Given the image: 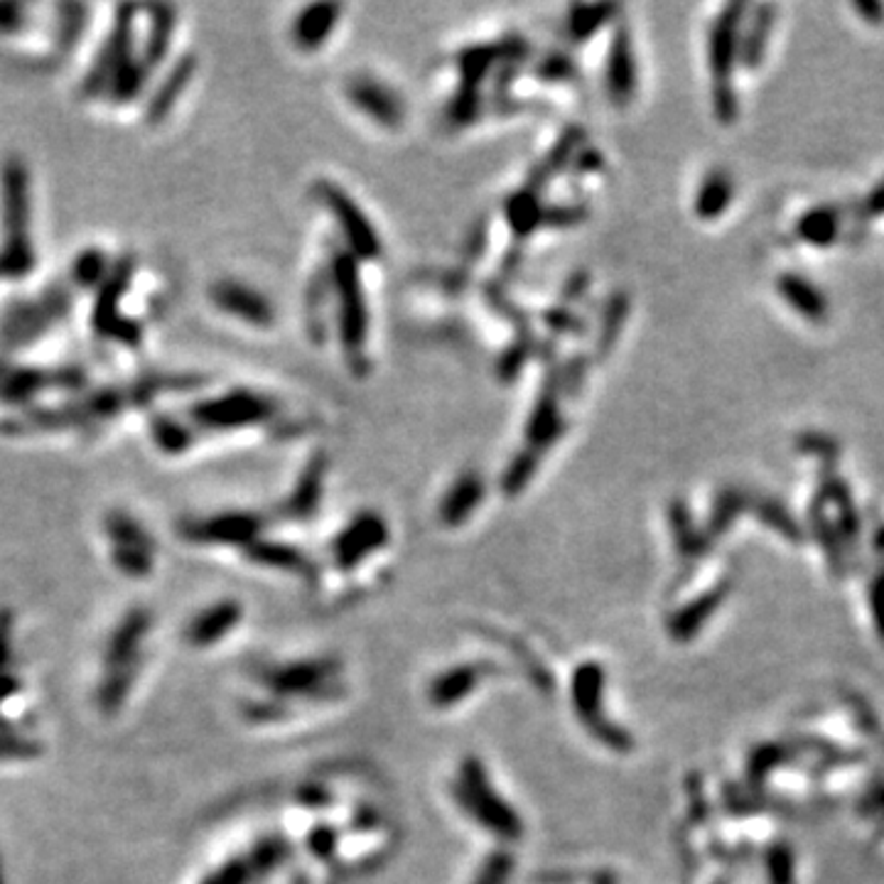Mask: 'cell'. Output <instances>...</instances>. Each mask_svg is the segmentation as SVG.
Listing matches in <instances>:
<instances>
[{"mask_svg": "<svg viewBox=\"0 0 884 884\" xmlns=\"http://www.w3.org/2000/svg\"><path fill=\"white\" fill-rule=\"evenodd\" d=\"M15 685H17V683L13 681V678L0 673V701H5V697H8V695H13V693L17 691V688H15Z\"/></svg>", "mask_w": 884, "mask_h": 884, "instance_id": "54", "label": "cell"}, {"mask_svg": "<svg viewBox=\"0 0 884 884\" xmlns=\"http://www.w3.org/2000/svg\"><path fill=\"white\" fill-rule=\"evenodd\" d=\"M332 285L339 295V327H342V344L347 349L349 359L363 357V344H367V304H363V290L359 283L357 265L351 259L342 255L334 263Z\"/></svg>", "mask_w": 884, "mask_h": 884, "instance_id": "11", "label": "cell"}, {"mask_svg": "<svg viewBox=\"0 0 884 884\" xmlns=\"http://www.w3.org/2000/svg\"><path fill=\"white\" fill-rule=\"evenodd\" d=\"M285 852H288V848H285L283 840H263L255 845V850L251 852V858L246 862H249L251 872L263 874L273 868H278L285 858Z\"/></svg>", "mask_w": 884, "mask_h": 884, "instance_id": "40", "label": "cell"}, {"mask_svg": "<svg viewBox=\"0 0 884 884\" xmlns=\"http://www.w3.org/2000/svg\"><path fill=\"white\" fill-rule=\"evenodd\" d=\"M27 25V5L0 0V35H15Z\"/></svg>", "mask_w": 884, "mask_h": 884, "instance_id": "46", "label": "cell"}, {"mask_svg": "<svg viewBox=\"0 0 884 884\" xmlns=\"http://www.w3.org/2000/svg\"><path fill=\"white\" fill-rule=\"evenodd\" d=\"M511 872H514V858L509 852H494L481 864L475 884H506Z\"/></svg>", "mask_w": 884, "mask_h": 884, "instance_id": "41", "label": "cell"}, {"mask_svg": "<svg viewBox=\"0 0 884 884\" xmlns=\"http://www.w3.org/2000/svg\"><path fill=\"white\" fill-rule=\"evenodd\" d=\"M481 497H485V481H481L477 471H465V475L452 485L447 497L442 499L440 518L445 521L447 526H459L462 521H467L471 511L479 506Z\"/></svg>", "mask_w": 884, "mask_h": 884, "instance_id": "26", "label": "cell"}, {"mask_svg": "<svg viewBox=\"0 0 884 884\" xmlns=\"http://www.w3.org/2000/svg\"><path fill=\"white\" fill-rule=\"evenodd\" d=\"M108 271H111V261L104 249H84L69 265L67 280L74 290H92L104 283Z\"/></svg>", "mask_w": 884, "mask_h": 884, "instance_id": "34", "label": "cell"}, {"mask_svg": "<svg viewBox=\"0 0 884 884\" xmlns=\"http://www.w3.org/2000/svg\"><path fill=\"white\" fill-rule=\"evenodd\" d=\"M114 565L128 577H147L153 570V553L138 548H111Z\"/></svg>", "mask_w": 884, "mask_h": 884, "instance_id": "39", "label": "cell"}, {"mask_svg": "<svg viewBox=\"0 0 884 884\" xmlns=\"http://www.w3.org/2000/svg\"><path fill=\"white\" fill-rule=\"evenodd\" d=\"M57 29H55V49L57 52H69L82 37L88 17V8L79 3H64L57 8Z\"/></svg>", "mask_w": 884, "mask_h": 884, "instance_id": "38", "label": "cell"}, {"mask_svg": "<svg viewBox=\"0 0 884 884\" xmlns=\"http://www.w3.org/2000/svg\"><path fill=\"white\" fill-rule=\"evenodd\" d=\"M243 609L234 599H224V602H216L212 607H206L204 612L196 614L190 624L184 629L187 642L192 646H210L222 642V638L231 632V629L241 622Z\"/></svg>", "mask_w": 884, "mask_h": 884, "instance_id": "21", "label": "cell"}, {"mask_svg": "<svg viewBox=\"0 0 884 884\" xmlns=\"http://www.w3.org/2000/svg\"><path fill=\"white\" fill-rule=\"evenodd\" d=\"M88 383V373L74 363L62 367H29L0 357V403L10 408H27L45 391L79 393Z\"/></svg>", "mask_w": 884, "mask_h": 884, "instance_id": "6", "label": "cell"}, {"mask_svg": "<svg viewBox=\"0 0 884 884\" xmlns=\"http://www.w3.org/2000/svg\"><path fill=\"white\" fill-rule=\"evenodd\" d=\"M872 607H874V619H877V626L884 636V575L872 587Z\"/></svg>", "mask_w": 884, "mask_h": 884, "instance_id": "53", "label": "cell"}, {"mask_svg": "<svg viewBox=\"0 0 884 884\" xmlns=\"http://www.w3.org/2000/svg\"><path fill=\"white\" fill-rule=\"evenodd\" d=\"M135 275V259L131 253L111 263V271L104 283L96 288L94 308H92V327L101 337L123 344L128 349H135L143 344V324L121 314V300L128 292Z\"/></svg>", "mask_w": 884, "mask_h": 884, "instance_id": "5", "label": "cell"}, {"mask_svg": "<svg viewBox=\"0 0 884 884\" xmlns=\"http://www.w3.org/2000/svg\"><path fill=\"white\" fill-rule=\"evenodd\" d=\"M772 864H769V872H772V882L774 884H791V852L789 850H774L772 852Z\"/></svg>", "mask_w": 884, "mask_h": 884, "instance_id": "51", "label": "cell"}, {"mask_svg": "<svg viewBox=\"0 0 884 884\" xmlns=\"http://www.w3.org/2000/svg\"><path fill=\"white\" fill-rule=\"evenodd\" d=\"M135 5H118L114 15V25L108 29V35L104 39L101 49H98L92 67L86 69V74L82 79V92L84 98L104 96L108 84H111L114 74L121 69L128 59L135 55L133 49V27H135Z\"/></svg>", "mask_w": 884, "mask_h": 884, "instance_id": "10", "label": "cell"}, {"mask_svg": "<svg viewBox=\"0 0 884 884\" xmlns=\"http://www.w3.org/2000/svg\"><path fill=\"white\" fill-rule=\"evenodd\" d=\"M74 310V288L67 278L47 283L33 298L8 300L0 308V351L33 347L69 320Z\"/></svg>", "mask_w": 884, "mask_h": 884, "instance_id": "3", "label": "cell"}, {"mask_svg": "<svg viewBox=\"0 0 884 884\" xmlns=\"http://www.w3.org/2000/svg\"><path fill=\"white\" fill-rule=\"evenodd\" d=\"M246 556H249L253 563L275 568V570H288V573H310V560L304 558L298 548L285 546V543H271V540H255L249 548H246Z\"/></svg>", "mask_w": 884, "mask_h": 884, "instance_id": "33", "label": "cell"}, {"mask_svg": "<svg viewBox=\"0 0 884 884\" xmlns=\"http://www.w3.org/2000/svg\"><path fill=\"white\" fill-rule=\"evenodd\" d=\"M206 379L196 373L151 371L121 383H106L94 391H79L57 406L27 408L0 420L3 435H43L62 430H96L123 416L128 408H145L163 393L192 391L204 386Z\"/></svg>", "mask_w": 884, "mask_h": 884, "instance_id": "1", "label": "cell"}, {"mask_svg": "<svg viewBox=\"0 0 884 884\" xmlns=\"http://www.w3.org/2000/svg\"><path fill=\"white\" fill-rule=\"evenodd\" d=\"M263 521L255 514L246 511H226V514H214L204 518H184L180 521V536L192 540V543H216V546H246L249 548Z\"/></svg>", "mask_w": 884, "mask_h": 884, "instance_id": "12", "label": "cell"}, {"mask_svg": "<svg viewBox=\"0 0 884 884\" xmlns=\"http://www.w3.org/2000/svg\"><path fill=\"white\" fill-rule=\"evenodd\" d=\"M452 793L462 811H467L469 819H475L481 828L494 833L501 840H516L524 833L518 813L491 789L487 772L477 756H467L459 766V776Z\"/></svg>", "mask_w": 884, "mask_h": 884, "instance_id": "4", "label": "cell"}, {"mask_svg": "<svg viewBox=\"0 0 884 884\" xmlns=\"http://www.w3.org/2000/svg\"><path fill=\"white\" fill-rule=\"evenodd\" d=\"M0 884H5V882H3V870H0Z\"/></svg>", "mask_w": 884, "mask_h": 884, "instance_id": "56", "label": "cell"}, {"mask_svg": "<svg viewBox=\"0 0 884 884\" xmlns=\"http://www.w3.org/2000/svg\"><path fill=\"white\" fill-rule=\"evenodd\" d=\"M347 94L354 106H359L363 114L371 116V121H377L381 126L398 128L403 123V118H406V106H403L401 96L396 92H391L386 84H381L379 79L351 76Z\"/></svg>", "mask_w": 884, "mask_h": 884, "instance_id": "17", "label": "cell"}, {"mask_svg": "<svg viewBox=\"0 0 884 884\" xmlns=\"http://www.w3.org/2000/svg\"><path fill=\"white\" fill-rule=\"evenodd\" d=\"M320 200L334 216H337V222L344 236L349 239L354 253H357L359 259H379L381 243L377 229L369 224L367 214L359 210V204L351 202L349 194L332 182H320Z\"/></svg>", "mask_w": 884, "mask_h": 884, "instance_id": "13", "label": "cell"}, {"mask_svg": "<svg viewBox=\"0 0 884 884\" xmlns=\"http://www.w3.org/2000/svg\"><path fill=\"white\" fill-rule=\"evenodd\" d=\"M624 314H626V298L624 295H617V298L609 300L602 318V334H599L602 349L612 347V342L619 337V330H622L624 324Z\"/></svg>", "mask_w": 884, "mask_h": 884, "instance_id": "42", "label": "cell"}, {"mask_svg": "<svg viewBox=\"0 0 884 884\" xmlns=\"http://www.w3.org/2000/svg\"><path fill=\"white\" fill-rule=\"evenodd\" d=\"M740 13L742 5H730L715 20L710 29V72H713V96L715 114L722 123H730L737 114L732 69L740 59Z\"/></svg>", "mask_w": 884, "mask_h": 884, "instance_id": "8", "label": "cell"}, {"mask_svg": "<svg viewBox=\"0 0 884 884\" xmlns=\"http://www.w3.org/2000/svg\"><path fill=\"white\" fill-rule=\"evenodd\" d=\"M481 676H485V668H481L479 664H462V666L450 668V671L440 673L435 681L430 683V691H428L430 703L435 707H447V705L459 703L462 697L475 691L477 683L481 681Z\"/></svg>", "mask_w": 884, "mask_h": 884, "instance_id": "25", "label": "cell"}, {"mask_svg": "<svg viewBox=\"0 0 884 884\" xmlns=\"http://www.w3.org/2000/svg\"><path fill=\"white\" fill-rule=\"evenodd\" d=\"M29 216V167L20 155H8L0 167V280H23L35 271L37 253Z\"/></svg>", "mask_w": 884, "mask_h": 884, "instance_id": "2", "label": "cell"}, {"mask_svg": "<svg viewBox=\"0 0 884 884\" xmlns=\"http://www.w3.org/2000/svg\"><path fill=\"white\" fill-rule=\"evenodd\" d=\"M196 67H200V62H196L194 55H182L180 59H175L170 72L163 76V82L155 86V92L151 94V98H147V104H145V121L147 123L157 126V123L165 121L167 114H170L175 108V104L180 101L184 88L190 86Z\"/></svg>", "mask_w": 884, "mask_h": 884, "instance_id": "19", "label": "cell"}, {"mask_svg": "<svg viewBox=\"0 0 884 884\" xmlns=\"http://www.w3.org/2000/svg\"><path fill=\"white\" fill-rule=\"evenodd\" d=\"M762 516H764V521H769V524L779 530V534H784V536H796V524L793 521L786 516V511L779 506V504H774V501H764L762 504Z\"/></svg>", "mask_w": 884, "mask_h": 884, "instance_id": "50", "label": "cell"}, {"mask_svg": "<svg viewBox=\"0 0 884 884\" xmlns=\"http://www.w3.org/2000/svg\"><path fill=\"white\" fill-rule=\"evenodd\" d=\"M145 13H147V29L138 57H141L143 64L153 72V69L165 62L167 52H170L172 33L177 25V10L172 5H151L145 8Z\"/></svg>", "mask_w": 884, "mask_h": 884, "instance_id": "22", "label": "cell"}, {"mask_svg": "<svg viewBox=\"0 0 884 884\" xmlns=\"http://www.w3.org/2000/svg\"><path fill=\"white\" fill-rule=\"evenodd\" d=\"M609 15L607 5H589V8H577L573 20H570V29H573L575 37H587L589 33L605 23V17Z\"/></svg>", "mask_w": 884, "mask_h": 884, "instance_id": "44", "label": "cell"}, {"mask_svg": "<svg viewBox=\"0 0 884 884\" xmlns=\"http://www.w3.org/2000/svg\"><path fill=\"white\" fill-rule=\"evenodd\" d=\"M37 752L39 746L33 740H25V737L13 732H0V760H27Z\"/></svg>", "mask_w": 884, "mask_h": 884, "instance_id": "45", "label": "cell"}, {"mask_svg": "<svg viewBox=\"0 0 884 884\" xmlns=\"http://www.w3.org/2000/svg\"><path fill=\"white\" fill-rule=\"evenodd\" d=\"M210 300L222 312L231 318L255 324V327H271L275 310L263 292L249 288L239 280H219L210 288Z\"/></svg>", "mask_w": 884, "mask_h": 884, "instance_id": "15", "label": "cell"}, {"mask_svg": "<svg viewBox=\"0 0 884 884\" xmlns=\"http://www.w3.org/2000/svg\"><path fill=\"white\" fill-rule=\"evenodd\" d=\"M104 528L108 540H111V548H138L147 550V553L155 550V540L147 534V528L126 511H111L104 518Z\"/></svg>", "mask_w": 884, "mask_h": 884, "instance_id": "31", "label": "cell"}, {"mask_svg": "<svg viewBox=\"0 0 884 884\" xmlns=\"http://www.w3.org/2000/svg\"><path fill=\"white\" fill-rule=\"evenodd\" d=\"M536 455L538 452H526V455H521L514 465L509 467L506 477H504V491L509 497H516L521 489L528 485V479L534 477L536 471Z\"/></svg>", "mask_w": 884, "mask_h": 884, "instance_id": "43", "label": "cell"}, {"mask_svg": "<svg viewBox=\"0 0 884 884\" xmlns=\"http://www.w3.org/2000/svg\"><path fill=\"white\" fill-rule=\"evenodd\" d=\"M147 430H151L155 447L163 450L165 455H182L196 440V430L192 422L187 418L172 416V413H153Z\"/></svg>", "mask_w": 884, "mask_h": 884, "instance_id": "27", "label": "cell"}, {"mask_svg": "<svg viewBox=\"0 0 884 884\" xmlns=\"http://www.w3.org/2000/svg\"><path fill=\"white\" fill-rule=\"evenodd\" d=\"M251 868L246 860H231L226 862L222 870H216L214 874L204 880V884H249Z\"/></svg>", "mask_w": 884, "mask_h": 884, "instance_id": "47", "label": "cell"}, {"mask_svg": "<svg viewBox=\"0 0 884 884\" xmlns=\"http://www.w3.org/2000/svg\"><path fill=\"white\" fill-rule=\"evenodd\" d=\"M722 597H725L722 587H717L715 593L697 597L695 602L683 607L681 612H676L671 619H668V632H671V636L678 638V642L693 638L697 632H701V626L707 622V619L715 614V609L722 602Z\"/></svg>", "mask_w": 884, "mask_h": 884, "instance_id": "29", "label": "cell"}, {"mask_svg": "<svg viewBox=\"0 0 884 884\" xmlns=\"http://www.w3.org/2000/svg\"><path fill=\"white\" fill-rule=\"evenodd\" d=\"M147 79H151V69L143 64L141 57L133 55L114 74L111 84H108L104 96H108V101L116 106H126V104L135 101V98L143 94V88L147 86Z\"/></svg>", "mask_w": 884, "mask_h": 884, "instance_id": "32", "label": "cell"}, {"mask_svg": "<svg viewBox=\"0 0 884 884\" xmlns=\"http://www.w3.org/2000/svg\"><path fill=\"white\" fill-rule=\"evenodd\" d=\"M135 681V668H118V671H106V678L98 685L96 703L101 707V713L114 715L121 710V705L126 703L128 693H131Z\"/></svg>", "mask_w": 884, "mask_h": 884, "instance_id": "37", "label": "cell"}, {"mask_svg": "<svg viewBox=\"0 0 884 884\" xmlns=\"http://www.w3.org/2000/svg\"><path fill=\"white\" fill-rule=\"evenodd\" d=\"M838 214L831 206H819V210H811L801 216L799 224H796V234H799L801 241L811 246H831L838 239Z\"/></svg>", "mask_w": 884, "mask_h": 884, "instance_id": "35", "label": "cell"}, {"mask_svg": "<svg viewBox=\"0 0 884 884\" xmlns=\"http://www.w3.org/2000/svg\"><path fill=\"white\" fill-rule=\"evenodd\" d=\"M153 617L145 607H133L118 626L114 629L111 638L106 644V668L108 671H118V668H135V658L141 654V646L145 642L147 632H151Z\"/></svg>", "mask_w": 884, "mask_h": 884, "instance_id": "18", "label": "cell"}, {"mask_svg": "<svg viewBox=\"0 0 884 884\" xmlns=\"http://www.w3.org/2000/svg\"><path fill=\"white\" fill-rule=\"evenodd\" d=\"M734 187L732 177L722 170H713L710 175H705L703 184L697 187L695 196V212L701 219H717L727 206L732 202Z\"/></svg>", "mask_w": 884, "mask_h": 884, "instance_id": "30", "label": "cell"}, {"mask_svg": "<svg viewBox=\"0 0 884 884\" xmlns=\"http://www.w3.org/2000/svg\"><path fill=\"white\" fill-rule=\"evenodd\" d=\"M339 13H342V8L332 5V3L304 8L292 23V43L300 49H308V52L310 49L322 47L324 43H327V37L332 35V29L337 27Z\"/></svg>", "mask_w": 884, "mask_h": 884, "instance_id": "24", "label": "cell"}, {"mask_svg": "<svg viewBox=\"0 0 884 884\" xmlns=\"http://www.w3.org/2000/svg\"><path fill=\"white\" fill-rule=\"evenodd\" d=\"M772 27H774V8H760V15L752 20L750 29L744 33V39H740V59L746 67H756L762 62Z\"/></svg>", "mask_w": 884, "mask_h": 884, "instance_id": "36", "label": "cell"}, {"mask_svg": "<svg viewBox=\"0 0 884 884\" xmlns=\"http://www.w3.org/2000/svg\"><path fill=\"white\" fill-rule=\"evenodd\" d=\"M607 94L617 106H626L636 92V59L632 47V35L619 29L614 35L612 49L607 57Z\"/></svg>", "mask_w": 884, "mask_h": 884, "instance_id": "20", "label": "cell"}, {"mask_svg": "<svg viewBox=\"0 0 884 884\" xmlns=\"http://www.w3.org/2000/svg\"><path fill=\"white\" fill-rule=\"evenodd\" d=\"M776 290L784 298V302L789 304L791 310L801 314L803 320H809L813 324H821L828 320V300L823 298V292L815 288L811 280L801 278L796 273H784L779 280H776Z\"/></svg>", "mask_w": 884, "mask_h": 884, "instance_id": "23", "label": "cell"}, {"mask_svg": "<svg viewBox=\"0 0 884 884\" xmlns=\"http://www.w3.org/2000/svg\"><path fill=\"white\" fill-rule=\"evenodd\" d=\"M595 884H614V882H612V880H609V877H607V874H599V877L595 880Z\"/></svg>", "mask_w": 884, "mask_h": 884, "instance_id": "55", "label": "cell"}, {"mask_svg": "<svg viewBox=\"0 0 884 884\" xmlns=\"http://www.w3.org/2000/svg\"><path fill=\"white\" fill-rule=\"evenodd\" d=\"M339 668L330 658H314V661H298L280 668H271L265 673V685L280 695H320L330 691L334 676Z\"/></svg>", "mask_w": 884, "mask_h": 884, "instance_id": "14", "label": "cell"}, {"mask_svg": "<svg viewBox=\"0 0 884 884\" xmlns=\"http://www.w3.org/2000/svg\"><path fill=\"white\" fill-rule=\"evenodd\" d=\"M602 691H605L602 666L597 661L580 664L573 673V705L577 717L599 742L609 746V750L629 752L632 750V737H629L622 727L605 717Z\"/></svg>", "mask_w": 884, "mask_h": 884, "instance_id": "9", "label": "cell"}, {"mask_svg": "<svg viewBox=\"0 0 884 884\" xmlns=\"http://www.w3.org/2000/svg\"><path fill=\"white\" fill-rule=\"evenodd\" d=\"M389 540L386 521L379 514H361L351 521V524L342 530L339 538L334 540V560L339 568H351L361 563L363 558L373 550L381 548Z\"/></svg>", "mask_w": 884, "mask_h": 884, "instance_id": "16", "label": "cell"}, {"mask_svg": "<svg viewBox=\"0 0 884 884\" xmlns=\"http://www.w3.org/2000/svg\"><path fill=\"white\" fill-rule=\"evenodd\" d=\"M740 504H742V497L734 494V491H727V494L717 501L715 514H713V534H720V528L730 524V521L737 516V511H740Z\"/></svg>", "mask_w": 884, "mask_h": 884, "instance_id": "48", "label": "cell"}, {"mask_svg": "<svg viewBox=\"0 0 884 884\" xmlns=\"http://www.w3.org/2000/svg\"><path fill=\"white\" fill-rule=\"evenodd\" d=\"M278 410V403L273 398L263 396L259 391L236 389L226 391L222 396L202 398L187 408V420L192 422L194 430H239L249 426H261V422L271 420Z\"/></svg>", "mask_w": 884, "mask_h": 884, "instance_id": "7", "label": "cell"}, {"mask_svg": "<svg viewBox=\"0 0 884 884\" xmlns=\"http://www.w3.org/2000/svg\"><path fill=\"white\" fill-rule=\"evenodd\" d=\"M10 629H13V617H10V612H0V668H3L10 654Z\"/></svg>", "mask_w": 884, "mask_h": 884, "instance_id": "52", "label": "cell"}, {"mask_svg": "<svg viewBox=\"0 0 884 884\" xmlns=\"http://www.w3.org/2000/svg\"><path fill=\"white\" fill-rule=\"evenodd\" d=\"M308 848L312 855H318V858H330L337 848V833L332 828H314L308 835Z\"/></svg>", "mask_w": 884, "mask_h": 884, "instance_id": "49", "label": "cell"}, {"mask_svg": "<svg viewBox=\"0 0 884 884\" xmlns=\"http://www.w3.org/2000/svg\"><path fill=\"white\" fill-rule=\"evenodd\" d=\"M324 459L312 457L310 465L302 469V475L295 485L290 499L285 501V514L290 518H308L314 514L320 499H322V485H324Z\"/></svg>", "mask_w": 884, "mask_h": 884, "instance_id": "28", "label": "cell"}]
</instances>
